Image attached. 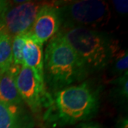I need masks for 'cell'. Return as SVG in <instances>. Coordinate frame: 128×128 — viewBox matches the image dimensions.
I'll return each instance as SVG.
<instances>
[{"mask_svg": "<svg viewBox=\"0 0 128 128\" xmlns=\"http://www.w3.org/2000/svg\"><path fill=\"white\" fill-rule=\"evenodd\" d=\"M101 89L90 81H83L49 94L44 121L58 126L89 121L99 110Z\"/></svg>", "mask_w": 128, "mask_h": 128, "instance_id": "1", "label": "cell"}, {"mask_svg": "<svg viewBox=\"0 0 128 128\" xmlns=\"http://www.w3.org/2000/svg\"><path fill=\"white\" fill-rule=\"evenodd\" d=\"M88 77L73 48L58 32L48 41L44 52V80L47 92L84 81Z\"/></svg>", "mask_w": 128, "mask_h": 128, "instance_id": "2", "label": "cell"}, {"mask_svg": "<svg viewBox=\"0 0 128 128\" xmlns=\"http://www.w3.org/2000/svg\"><path fill=\"white\" fill-rule=\"evenodd\" d=\"M59 32L76 53L88 76L105 69L120 50L115 40L94 28H61Z\"/></svg>", "mask_w": 128, "mask_h": 128, "instance_id": "3", "label": "cell"}, {"mask_svg": "<svg viewBox=\"0 0 128 128\" xmlns=\"http://www.w3.org/2000/svg\"><path fill=\"white\" fill-rule=\"evenodd\" d=\"M61 28H93L107 22L110 12L108 3L98 0L76 1L58 6Z\"/></svg>", "mask_w": 128, "mask_h": 128, "instance_id": "4", "label": "cell"}, {"mask_svg": "<svg viewBox=\"0 0 128 128\" xmlns=\"http://www.w3.org/2000/svg\"><path fill=\"white\" fill-rule=\"evenodd\" d=\"M12 4L0 16L6 32L11 36L27 34L31 32L37 13L43 4L31 1Z\"/></svg>", "mask_w": 128, "mask_h": 128, "instance_id": "5", "label": "cell"}, {"mask_svg": "<svg viewBox=\"0 0 128 128\" xmlns=\"http://www.w3.org/2000/svg\"><path fill=\"white\" fill-rule=\"evenodd\" d=\"M16 85L22 100L32 113L38 114L44 108H46L50 95L38 82L34 72L24 65L19 69L16 78Z\"/></svg>", "mask_w": 128, "mask_h": 128, "instance_id": "6", "label": "cell"}, {"mask_svg": "<svg viewBox=\"0 0 128 128\" xmlns=\"http://www.w3.org/2000/svg\"><path fill=\"white\" fill-rule=\"evenodd\" d=\"M60 26L58 7L53 4H43L28 34L38 42L44 44L58 33Z\"/></svg>", "mask_w": 128, "mask_h": 128, "instance_id": "7", "label": "cell"}, {"mask_svg": "<svg viewBox=\"0 0 128 128\" xmlns=\"http://www.w3.org/2000/svg\"><path fill=\"white\" fill-rule=\"evenodd\" d=\"M24 65L34 72L38 82L45 88L44 80V44L38 42L29 34H25L23 47Z\"/></svg>", "mask_w": 128, "mask_h": 128, "instance_id": "8", "label": "cell"}, {"mask_svg": "<svg viewBox=\"0 0 128 128\" xmlns=\"http://www.w3.org/2000/svg\"><path fill=\"white\" fill-rule=\"evenodd\" d=\"M34 121L24 105L0 102V128H30Z\"/></svg>", "mask_w": 128, "mask_h": 128, "instance_id": "9", "label": "cell"}, {"mask_svg": "<svg viewBox=\"0 0 128 128\" xmlns=\"http://www.w3.org/2000/svg\"><path fill=\"white\" fill-rule=\"evenodd\" d=\"M21 66L12 64L3 70L0 78V102L9 105H24L16 85V78Z\"/></svg>", "mask_w": 128, "mask_h": 128, "instance_id": "10", "label": "cell"}, {"mask_svg": "<svg viewBox=\"0 0 128 128\" xmlns=\"http://www.w3.org/2000/svg\"><path fill=\"white\" fill-rule=\"evenodd\" d=\"M12 36L7 33L0 36V70H4L13 64Z\"/></svg>", "mask_w": 128, "mask_h": 128, "instance_id": "11", "label": "cell"}, {"mask_svg": "<svg viewBox=\"0 0 128 128\" xmlns=\"http://www.w3.org/2000/svg\"><path fill=\"white\" fill-rule=\"evenodd\" d=\"M111 83L114 85L111 92L112 98L119 102H124L127 100L128 96V72L115 78Z\"/></svg>", "mask_w": 128, "mask_h": 128, "instance_id": "12", "label": "cell"}, {"mask_svg": "<svg viewBox=\"0 0 128 128\" xmlns=\"http://www.w3.org/2000/svg\"><path fill=\"white\" fill-rule=\"evenodd\" d=\"M110 64L112 65L111 72L114 76L119 77L127 73L128 68V50H119L117 52Z\"/></svg>", "mask_w": 128, "mask_h": 128, "instance_id": "13", "label": "cell"}, {"mask_svg": "<svg viewBox=\"0 0 128 128\" xmlns=\"http://www.w3.org/2000/svg\"><path fill=\"white\" fill-rule=\"evenodd\" d=\"M25 34L17 35L12 37V60L13 64L17 66H23V47L24 45Z\"/></svg>", "mask_w": 128, "mask_h": 128, "instance_id": "14", "label": "cell"}, {"mask_svg": "<svg viewBox=\"0 0 128 128\" xmlns=\"http://www.w3.org/2000/svg\"><path fill=\"white\" fill-rule=\"evenodd\" d=\"M115 10L120 14H125L128 11V2L126 0H114L112 1Z\"/></svg>", "mask_w": 128, "mask_h": 128, "instance_id": "15", "label": "cell"}, {"mask_svg": "<svg viewBox=\"0 0 128 128\" xmlns=\"http://www.w3.org/2000/svg\"><path fill=\"white\" fill-rule=\"evenodd\" d=\"M76 128H105L95 122H82L78 123Z\"/></svg>", "mask_w": 128, "mask_h": 128, "instance_id": "16", "label": "cell"}, {"mask_svg": "<svg viewBox=\"0 0 128 128\" xmlns=\"http://www.w3.org/2000/svg\"><path fill=\"white\" fill-rule=\"evenodd\" d=\"M11 4V2L5 1V0H0V16L5 12Z\"/></svg>", "mask_w": 128, "mask_h": 128, "instance_id": "17", "label": "cell"}, {"mask_svg": "<svg viewBox=\"0 0 128 128\" xmlns=\"http://www.w3.org/2000/svg\"><path fill=\"white\" fill-rule=\"evenodd\" d=\"M118 128H128V118L123 117L118 120Z\"/></svg>", "mask_w": 128, "mask_h": 128, "instance_id": "18", "label": "cell"}, {"mask_svg": "<svg viewBox=\"0 0 128 128\" xmlns=\"http://www.w3.org/2000/svg\"><path fill=\"white\" fill-rule=\"evenodd\" d=\"M4 33H6V29H5L4 24L0 22V36H1L2 34H3Z\"/></svg>", "mask_w": 128, "mask_h": 128, "instance_id": "19", "label": "cell"}, {"mask_svg": "<svg viewBox=\"0 0 128 128\" xmlns=\"http://www.w3.org/2000/svg\"><path fill=\"white\" fill-rule=\"evenodd\" d=\"M2 72H3V70H0V78H1V76L2 74Z\"/></svg>", "mask_w": 128, "mask_h": 128, "instance_id": "20", "label": "cell"}]
</instances>
